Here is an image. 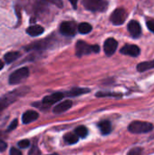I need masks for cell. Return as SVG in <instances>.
<instances>
[{
    "label": "cell",
    "instance_id": "6da1fadb",
    "mask_svg": "<svg viewBox=\"0 0 154 155\" xmlns=\"http://www.w3.org/2000/svg\"><path fill=\"white\" fill-rule=\"evenodd\" d=\"M27 91H28V88L22 87L19 89H15V90L5 94L4 96H2L0 98V114L5 108H7L11 104L15 103L20 96L25 94L27 93Z\"/></svg>",
    "mask_w": 154,
    "mask_h": 155
},
{
    "label": "cell",
    "instance_id": "603a6c76",
    "mask_svg": "<svg viewBox=\"0 0 154 155\" xmlns=\"http://www.w3.org/2000/svg\"><path fill=\"white\" fill-rule=\"evenodd\" d=\"M142 153H143L142 148L135 147V148H133L132 150H130L127 155H142Z\"/></svg>",
    "mask_w": 154,
    "mask_h": 155
},
{
    "label": "cell",
    "instance_id": "7c38bea8",
    "mask_svg": "<svg viewBox=\"0 0 154 155\" xmlns=\"http://www.w3.org/2000/svg\"><path fill=\"white\" fill-rule=\"evenodd\" d=\"M72 106H73V102L70 100H66V101H64V102L58 104L57 105H55L53 109V112L54 114H62V113H64L67 110H69Z\"/></svg>",
    "mask_w": 154,
    "mask_h": 155
},
{
    "label": "cell",
    "instance_id": "cb8c5ba5",
    "mask_svg": "<svg viewBox=\"0 0 154 155\" xmlns=\"http://www.w3.org/2000/svg\"><path fill=\"white\" fill-rule=\"evenodd\" d=\"M29 145H30V142H29L28 140H21V141L18 143L19 148H22V149H25V148H27Z\"/></svg>",
    "mask_w": 154,
    "mask_h": 155
},
{
    "label": "cell",
    "instance_id": "277c9868",
    "mask_svg": "<svg viewBox=\"0 0 154 155\" xmlns=\"http://www.w3.org/2000/svg\"><path fill=\"white\" fill-rule=\"evenodd\" d=\"M83 4L87 10L93 12L105 11L108 6V2L105 0H84Z\"/></svg>",
    "mask_w": 154,
    "mask_h": 155
},
{
    "label": "cell",
    "instance_id": "8992f818",
    "mask_svg": "<svg viewBox=\"0 0 154 155\" xmlns=\"http://www.w3.org/2000/svg\"><path fill=\"white\" fill-rule=\"evenodd\" d=\"M78 29L76 24L73 21H65L63 22L60 25V32L62 35L66 36H73L76 34V30Z\"/></svg>",
    "mask_w": 154,
    "mask_h": 155
},
{
    "label": "cell",
    "instance_id": "4fadbf2b",
    "mask_svg": "<svg viewBox=\"0 0 154 155\" xmlns=\"http://www.w3.org/2000/svg\"><path fill=\"white\" fill-rule=\"evenodd\" d=\"M39 117V114L35 111H26L23 116H22V121L24 124H30L34 121H35Z\"/></svg>",
    "mask_w": 154,
    "mask_h": 155
},
{
    "label": "cell",
    "instance_id": "484cf974",
    "mask_svg": "<svg viewBox=\"0 0 154 155\" xmlns=\"http://www.w3.org/2000/svg\"><path fill=\"white\" fill-rule=\"evenodd\" d=\"M29 155H40V151H39L38 147L35 144L33 145L32 149L29 152Z\"/></svg>",
    "mask_w": 154,
    "mask_h": 155
},
{
    "label": "cell",
    "instance_id": "5b68a950",
    "mask_svg": "<svg viewBox=\"0 0 154 155\" xmlns=\"http://www.w3.org/2000/svg\"><path fill=\"white\" fill-rule=\"evenodd\" d=\"M29 75V69L27 67H22L15 72H13L8 79L10 84H18L25 79H26Z\"/></svg>",
    "mask_w": 154,
    "mask_h": 155
},
{
    "label": "cell",
    "instance_id": "ffe728a7",
    "mask_svg": "<svg viewBox=\"0 0 154 155\" xmlns=\"http://www.w3.org/2000/svg\"><path fill=\"white\" fill-rule=\"evenodd\" d=\"M78 31L81 34H88L92 31V25L88 23H81L78 25Z\"/></svg>",
    "mask_w": 154,
    "mask_h": 155
},
{
    "label": "cell",
    "instance_id": "4dcf8cb0",
    "mask_svg": "<svg viewBox=\"0 0 154 155\" xmlns=\"http://www.w3.org/2000/svg\"><path fill=\"white\" fill-rule=\"evenodd\" d=\"M69 1H70V3L72 4L73 7H74V9H76V8H77V2H78V0H69Z\"/></svg>",
    "mask_w": 154,
    "mask_h": 155
},
{
    "label": "cell",
    "instance_id": "83f0119b",
    "mask_svg": "<svg viewBox=\"0 0 154 155\" xmlns=\"http://www.w3.org/2000/svg\"><path fill=\"white\" fill-rule=\"evenodd\" d=\"M10 155H23V154H22V153H21L18 149H16V148L13 147V148L10 150Z\"/></svg>",
    "mask_w": 154,
    "mask_h": 155
},
{
    "label": "cell",
    "instance_id": "44dd1931",
    "mask_svg": "<svg viewBox=\"0 0 154 155\" xmlns=\"http://www.w3.org/2000/svg\"><path fill=\"white\" fill-rule=\"evenodd\" d=\"M74 133H75L79 137H81V138H85V137L87 136V134H88V130H87V128L84 127V126H78V127L75 129Z\"/></svg>",
    "mask_w": 154,
    "mask_h": 155
},
{
    "label": "cell",
    "instance_id": "9c48e42d",
    "mask_svg": "<svg viewBox=\"0 0 154 155\" xmlns=\"http://www.w3.org/2000/svg\"><path fill=\"white\" fill-rule=\"evenodd\" d=\"M117 46H118V42L115 39L108 38L104 42V45H103V49H104V52H105L106 55H108V56L113 55L116 52Z\"/></svg>",
    "mask_w": 154,
    "mask_h": 155
},
{
    "label": "cell",
    "instance_id": "30bf717a",
    "mask_svg": "<svg viewBox=\"0 0 154 155\" xmlns=\"http://www.w3.org/2000/svg\"><path fill=\"white\" fill-rule=\"evenodd\" d=\"M141 53L140 48L135 45H125L122 49H121V54L130 55L133 57H137Z\"/></svg>",
    "mask_w": 154,
    "mask_h": 155
},
{
    "label": "cell",
    "instance_id": "7402d4cb",
    "mask_svg": "<svg viewBox=\"0 0 154 155\" xmlns=\"http://www.w3.org/2000/svg\"><path fill=\"white\" fill-rule=\"evenodd\" d=\"M97 97H106V96H111V97H121L122 94H114V93H104V92H99L96 94Z\"/></svg>",
    "mask_w": 154,
    "mask_h": 155
},
{
    "label": "cell",
    "instance_id": "f1b7e54d",
    "mask_svg": "<svg viewBox=\"0 0 154 155\" xmlns=\"http://www.w3.org/2000/svg\"><path fill=\"white\" fill-rule=\"evenodd\" d=\"M6 147H7L6 143L0 139V152H4L6 149Z\"/></svg>",
    "mask_w": 154,
    "mask_h": 155
},
{
    "label": "cell",
    "instance_id": "8fae6325",
    "mask_svg": "<svg viewBox=\"0 0 154 155\" xmlns=\"http://www.w3.org/2000/svg\"><path fill=\"white\" fill-rule=\"evenodd\" d=\"M128 31L130 32V34L132 35L133 37L136 38L139 37L142 34V27L140 25V24L135 21V20H132L129 24H128Z\"/></svg>",
    "mask_w": 154,
    "mask_h": 155
},
{
    "label": "cell",
    "instance_id": "f546056e",
    "mask_svg": "<svg viewBox=\"0 0 154 155\" xmlns=\"http://www.w3.org/2000/svg\"><path fill=\"white\" fill-rule=\"evenodd\" d=\"M147 26L148 28L154 33V20H151V21H148L147 22Z\"/></svg>",
    "mask_w": 154,
    "mask_h": 155
},
{
    "label": "cell",
    "instance_id": "ba28073f",
    "mask_svg": "<svg viewBox=\"0 0 154 155\" xmlns=\"http://www.w3.org/2000/svg\"><path fill=\"white\" fill-rule=\"evenodd\" d=\"M64 94L63 93H54L53 94H50V95H47L45 96L43 101H42V104L44 106H46V107H49L51 105H53L54 104L59 102L60 100H62L64 98Z\"/></svg>",
    "mask_w": 154,
    "mask_h": 155
},
{
    "label": "cell",
    "instance_id": "3957f363",
    "mask_svg": "<svg viewBox=\"0 0 154 155\" xmlns=\"http://www.w3.org/2000/svg\"><path fill=\"white\" fill-rule=\"evenodd\" d=\"M153 125L151 123L148 122H140V121H134L131 123L128 126V130L130 133L134 134H147L152 131Z\"/></svg>",
    "mask_w": 154,
    "mask_h": 155
},
{
    "label": "cell",
    "instance_id": "d4e9b609",
    "mask_svg": "<svg viewBox=\"0 0 154 155\" xmlns=\"http://www.w3.org/2000/svg\"><path fill=\"white\" fill-rule=\"evenodd\" d=\"M45 1H47V2H49V3H51V4L56 5V6L59 7V8H62L63 5H64L62 0H45Z\"/></svg>",
    "mask_w": 154,
    "mask_h": 155
},
{
    "label": "cell",
    "instance_id": "7a4b0ae2",
    "mask_svg": "<svg viewBox=\"0 0 154 155\" xmlns=\"http://www.w3.org/2000/svg\"><path fill=\"white\" fill-rule=\"evenodd\" d=\"M76 55L78 57H82L86 54H90L92 53H99L100 46L97 45H89L84 41H78L75 45Z\"/></svg>",
    "mask_w": 154,
    "mask_h": 155
},
{
    "label": "cell",
    "instance_id": "d6986e66",
    "mask_svg": "<svg viewBox=\"0 0 154 155\" xmlns=\"http://www.w3.org/2000/svg\"><path fill=\"white\" fill-rule=\"evenodd\" d=\"M64 139L66 143L68 144H74V143H76L79 140V136L74 133H68L66 134L64 136Z\"/></svg>",
    "mask_w": 154,
    "mask_h": 155
},
{
    "label": "cell",
    "instance_id": "52a82bcc",
    "mask_svg": "<svg viewBox=\"0 0 154 155\" xmlns=\"http://www.w3.org/2000/svg\"><path fill=\"white\" fill-rule=\"evenodd\" d=\"M126 18H127V12L123 8L115 9L111 15V21L115 25H123L126 20Z\"/></svg>",
    "mask_w": 154,
    "mask_h": 155
},
{
    "label": "cell",
    "instance_id": "ac0fdd59",
    "mask_svg": "<svg viewBox=\"0 0 154 155\" xmlns=\"http://www.w3.org/2000/svg\"><path fill=\"white\" fill-rule=\"evenodd\" d=\"M154 68V60L153 61H149V62H143L137 64V70L139 72H144L150 69Z\"/></svg>",
    "mask_w": 154,
    "mask_h": 155
},
{
    "label": "cell",
    "instance_id": "2e32d148",
    "mask_svg": "<svg viewBox=\"0 0 154 155\" xmlns=\"http://www.w3.org/2000/svg\"><path fill=\"white\" fill-rule=\"evenodd\" d=\"M20 56V53L16 52V51H11L6 53L4 55V60L6 64H11L13 62H15L17 58H19Z\"/></svg>",
    "mask_w": 154,
    "mask_h": 155
},
{
    "label": "cell",
    "instance_id": "d6a6232c",
    "mask_svg": "<svg viewBox=\"0 0 154 155\" xmlns=\"http://www.w3.org/2000/svg\"><path fill=\"white\" fill-rule=\"evenodd\" d=\"M49 155H57V154H49Z\"/></svg>",
    "mask_w": 154,
    "mask_h": 155
},
{
    "label": "cell",
    "instance_id": "e0dca14e",
    "mask_svg": "<svg viewBox=\"0 0 154 155\" xmlns=\"http://www.w3.org/2000/svg\"><path fill=\"white\" fill-rule=\"evenodd\" d=\"M89 92H90V89L75 87V88H73L72 90H70L69 92H67L65 94H66V96H77V95H81V94H86Z\"/></svg>",
    "mask_w": 154,
    "mask_h": 155
},
{
    "label": "cell",
    "instance_id": "4316f807",
    "mask_svg": "<svg viewBox=\"0 0 154 155\" xmlns=\"http://www.w3.org/2000/svg\"><path fill=\"white\" fill-rule=\"evenodd\" d=\"M17 124H18V121L15 119V120H14L13 122H12V124L8 126V128H7V132H11V131H13V130H15V127L17 126Z\"/></svg>",
    "mask_w": 154,
    "mask_h": 155
},
{
    "label": "cell",
    "instance_id": "9a60e30c",
    "mask_svg": "<svg viewBox=\"0 0 154 155\" xmlns=\"http://www.w3.org/2000/svg\"><path fill=\"white\" fill-rule=\"evenodd\" d=\"M98 127L100 129L101 134H103V135H107V134H109L112 132V124L107 120H104V121L100 122L98 124Z\"/></svg>",
    "mask_w": 154,
    "mask_h": 155
},
{
    "label": "cell",
    "instance_id": "1f68e13d",
    "mask_svg": "<svg viewBox=\"0 0 154 155\" xmlns=\"http://www.w3.org/2000/svg\"><path fill=\"white\" fill-rule=\"evenodd\" d=\"M4 66H5V64L3 63V61H1V60H0V71L4 68Z\"/></svg>",
    "mask_w": 154,
    "mask_h": 155
},
{
    "label": "cell",
    "instance_id": "5bb4252c",
    "mask_svg": "<svg viewBox=\"0 0 154 155\" xmlns=\"http://www.w3.org/2000/svg\"><path fill=\"white\" fill-rule=\"evenodd\" d=\"M44 29L43 26L39 25H34L29 26L26 29V34H28L31 36H38L40 35H42L44 33Z\"/></svg>",
    "mask_w": 154,
    "mask_h": 155
}]
</instances>
